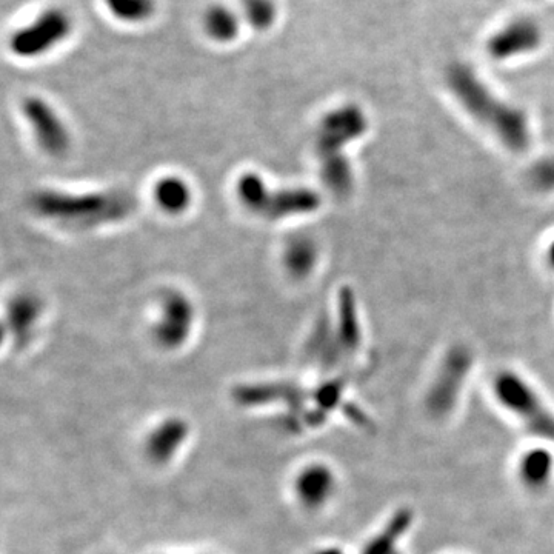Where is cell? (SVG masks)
<instances>
[{"label": "cell", "instance_id": "5b68a950", "mask_svg": "<svg viewBox=\"0 0 554 554\" xmlns=\"http://www.w3.org/2000/svg\"><path fill=\"white\" fill-rule=\"evenodd\" d=\"M71 33V19L57 8L44 11L36 21L11 36L10 48L16 56L31 59L61 44Z\"/></svg>", "mask_w": 554, "mask_h": 554}, {"label": "cell", "instance_id": "8fae6325", "mask_svg": "<svg viewBox=\"0 0 554 554\" xmlns=\"http://www.w3.org/2000/svg\"><path fill=\"white\" fill-rule=\"evenodd\" d=\"M336 490V476L324 464H311L305 467L294 481V493L302 507L319 510L324 507Z\"/></svg>", "mask_w": 554, "mask_h": 554}, {"label": "cell", "instance_id": "ac0fdd59", "mask_svg": "<svg viewBox=\"0 0 554 554\" xmlns=\"http://www.w3.org/2000/svg\"><path fill=\"white\" fill-rule=\"evenodd\" d=\"M154 197L157 205L170 214L182 213L191 202L190 188L177 177H165L161 182H157Z\"/></svg>", "mask_w": 554, "mask_h": 554}, {"label": "cell", "instance_id": "d6986e66", "mask_svg": "<svg viewBox=\"0 0 554 554\" xmlns=\"http://www.w3.org/2000/svg\"><path fill=\"white\" fill-rule=\"evenodd\" d=\"M39 316V305L33 298H19L11 302L8 324L17 342L27 341L31 328Z\"/></svg>", "mask_w": 554, "mask_h": 554}, {"label": "cell", "instance_id": "3957f363", "mask_svg": "<svg viewBox=\"0 0 554 554\" xmlns=\"http://www.w3.org/2000/svg\"><path fill=\"white\" fill-rule=\"evenodd\" d=\"M237 193L248 210L270 221L313 213L321 205V197L308 188L270 191L261 177L253 173L241 177Z\"/></svg>", "mask_w": 554, "mask_h": 554}, {"label": "cell", "instance_id": "d4e9b609", "mask_svg": "<svg viewBox=\"0 0 554 554\" xmlns=\"http://www.w3.org/2000/svg\"><path fill=\"white\" fill-rule=\"evenodd\" d=\"M316 554H344V553H341V551L336 550V548H330V550L319 551V553H316Z\"/></svg>", "mask_w": 554, "mask_h": 554}, {"label": "cell", "instance_id": "ba28073f", "mask_svg": "<svg viewBox=\"0 0 554 554\" xmlns=\"http://www.w3.org/2000/svg\"><path fill=\"white\" fill-rule=\"evenodd\" d=\"M544 41L541 25L528 17H518L494 31L487 41V54L494 61H510L538 50Z\"/></svg>", "mask_w": 554, "mask_h": 554}, {"label": "cell", "instance_id": "277c9868", "mask_svg": "<svg viewBox=\"0 0 554 554\" xmlns=\"http://www.w3.org/2000/svg\"><path fill=\"white\" fill-rule=\"evenodd\" d=\"M494 393L530 433L554 442V413L524 378L511 371L501 373L494 381Z\"/></svg>", "mask_w": 554, "mask_h": 554}, {"label": "cell", "instance_id": "4fadbf2b", "mask_svg": "<svg viewBox=\"0 0 554 554\" xmlns=\"http://www.w3.org/2000/svg\"><path fill=\"white\" fill-rule=\"evenodd\" d=\"M339 324L336 331V339L341 345L344 353H356L361 345V325H359L358 310L354 302L353 293L350 288H342L339 294Z\"/></svg>", "mask_w": 554, "mask_h": 554}, {"label": "cell", "instance_id": "e0dca14e", "mask_svg": "<svg viewBox=\"0 0 554 554\" xmlns=\"http://www.w3.org/2000/svg\"><path fill=\"white\" fill-rule=\"evenodd\" d=\"M411 519L413 516L408 510L396 513V516H393V519L385 525L384 530L365 545L362 554H399L396 547H398L399 539L410 527Z\"/></svg>", "mask_w": 554, "mask_h": 554}, {"label": "cell", "instance_id": "7c38bea8", "mask_svg": "<svg viewBox=\"0 0 554 554\" xmlns=\"http://www.w3.org/2000/svg\"><path fill=\"white\" fill-rule=\"evenodd\" d=\"M190 428L181 418L165 419L151 430L145 441V453L154 464L165 465L173 461L185 442H187Z\"/></svg>", "mask_w": 554, "mask_h": 554}, {"label": "cell", "instance_id": "2e32d148", "mask_svg": "<svg viewBox=\"0 0 554 554\" xmlns=\"http://www.w3.org/2000/svg\"><path fill=\"white\" fill-rule=\"evenodd\" d=\"M204 28L213 41H234L241 30V17L225 5H213L204 16Z\"/></svg>", "mask_w": 554, "mask_h": 554}, {"label": "cell", "instance_id": "8992f818", "mask_svg": "<svg viewBox=\"0 0 554 554\" xmlns=\"http://www.w3.org/2000/svg\"><path fill=\"white\" fill-rule=\"evenodd\" d=\"M367 130V119L361 108L356 105H344L328 113L319 128L318 148L321 162L345 157L342 150L356 141Z\"/></svg>", "mask_w": 554, "mask_h": 554}, {"label": "cell", "instance_id": "30bf717a", "mask_svg": "<svg viewBox=\"0 0 554 554\" xmlns=\"http://www.w3.org/2000/svg\"><path fill=\"white\" fill-rule=\"evenodd\" d=\"M24 114L44 151L51 156H62L68 150L70 134L50 105L39 97H30L24 102Z\"/></svg>", "mask_w": 554, "mask_h": 554}, {"label": "cell", "instance_id": "7402d4cb", "mask_svg": "<svg viewBox=\"0 0 554 554\" xmlns=\"http://www.w3.org/2000/svg\"><path fill=\"white\" fill-rule=\"evenodd\" d=\"M245 21L254 30L264 31L274 24L277 8L274 0H244L242 4Z\"/></svg>", "mask_w": 554, "mask_h": 554}, {"label": "cell", "instance_id": "52a82bcc", "mask_svg": "<svg viewBox=\"0 0 554 554\" xmlns=\"http://www.w3.org/2000/svg\"><path fill=\"white\" fill-rule=\"evenodd\" d=\"M470 368L471 354L465 348H453L445 356L428 393L427 405L431 413L447 416L453 411L458 404Z\"/></svg>", "mask_w": 554, "mask_h": 554}, {"label": "cell", "instance_id": "9c48e42d", "mask_svg": "<svg viewBox=\"0 0 554 554\" xmlns=\"http://www.w3.org/2000/svg\"><path fill=\"white\" fill-rule=\"evenodd\" d=\"M194 310L187 296L177 291H170L162 299L161 319L154 328L157 342L164 348L181 347L193 327Z\"/></svg>", "mask_w": 554, "mask_h": 554}, {"label": "cell", "instance_id": "9a60e30c", "mask_svg": "<svg viewBox=\"0 0 554 554\" xmlns=\"http://www.w3.org/2000/svg\"><path fill=\"white\" fill-rule=\"evenodd\" d=\"M554 459L545 448H534L524 454L519 464V476L527 487L539 490L551 481Z\"/></svg>", "mask_w": 554, "mask_h": 554}, {"label": "cell", "instance_id": "44dd1931", "mask_svg": "<svg viewBox=\"0 0 554 554\" xmlns=\"http://www.w3.org/2000/svg\"><path fill=\"white\" fill-rule=\"evenodd\" d=\"M316 262V250L308 239H294L287 250V267L294 276H307Z\"/></svg>", "mask_w": 554, "mask_h": 554}, {"label": "cell", "instance_id": "cb8c5ba5", "mask_svg": "<svg viewBox=\"0 0 554 554\" xmlns=\"http://www.w3.org/2000/svg\"><path fill=\"white\" fill-rule=\"evenodd\" d=\"M548 261H550L551 268L554 270V242L550 245V250H548Z\"/></svg>", "mask_w": 554, "mask_h": 554}, {"label": "cell", "instance_id": "7a4b0ae2", "mask_svg": "<svg viewBox=\"0 0 554 554\" xmlns=\"http://www.w3.org/2000/svg\"><path fill=\"white\" fill-rule=\"evenodd\" d=\"M33 207L37 213L65 227L88 230L121 221L133 211L134 201L122 191L70 194L44 190L33 197Z\"/></svg>", "mask_w": 554, "mask_h": 554}, {"label": "cell", "instance_id": "5bb4252c", "mask_svg": "<svg viewBox=\"0 0 554 554\" xmlns=\"http://www.w3.org/2000/svg\"><path fill=\"white\" fill-rule=\"evenodd\" d=\"M307 394L301 388L288 384L248 385L237 388L236 399L245 405L285 401L290 405H302Z\"/></svg>", "mask_w": 554, "mask_h": 554}, {"label": "cell", "instance_id": "6da1fadb", "mask_svg": "<svg viewBox=\"0 0 554 554\" xmlns=\"http://www.w3.org/2000/svg\"><path fill=\"white\" fill-rule=\"evenodd\" d=\"M447 84L461 107L504 147L513 153L527 150L531 142L527 116L496 96L473 68L453 65L447 73Z\"/></svg>", "mask_w": 554, "mask_h": 554}, {"label": "cell", "instance_id": "ffe728a7", "mask_svg": "<svg viewBox=\"0 0 554 554\" xmlns=\"http://www.w3.org/2000/svg\"><path fill=\"white\" fill-rule=\"evenodd\" d=\"M108 10L117 19L128 24H139L153 16L154 0H105Z\"/></svg>", "mask_w": 554, "mask_h": 554}, {"label": "cell", "instance_id": "603a6c76", "mask_svg": "<svg viewBox=\"0 0 554 554\" xmlns=\"http://www.w3.org/2000/svg\"><path fill=\"white\" fill-rule=\"evenodd\" d=\"M531 182L542 191L554 190V159L539 162L531 170Z\"/></svg>", "mask_w": 554, "mask_h": 554}]
</instances>
